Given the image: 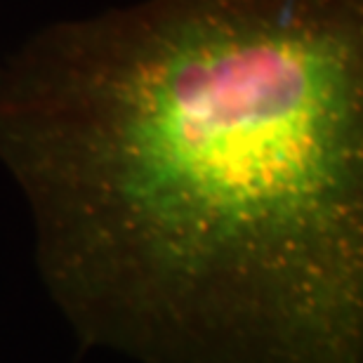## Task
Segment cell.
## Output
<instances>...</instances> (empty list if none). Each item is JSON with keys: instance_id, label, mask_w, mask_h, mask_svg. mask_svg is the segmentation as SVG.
<instances>
[{"instance_id": "1", "label": "cell", "mask_w": 363, "mask_h": 363, "mask_svg": "<svg viewBox=\"0 0 363 363\" xmlns=\"http://www.w3.org/2000/svg\"><path fill=\"white\" fill-rule=\"evenodd\" d=\"M0 165L88 350L363 363V0H137L0 62Z\"/></svg>"}]
</instances>
